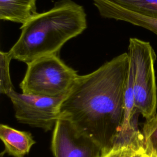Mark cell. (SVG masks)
Returning <instances> with one entry per match:
<instances>
[{"label":"cell","mask_w":157,"mask_h":157,"mask_svg":"<svg viewBox=\"0 0 157 157\" xmlns=\"http://www.w3.org/2000/svg\"><path fill=\"white\" fill-rule=\"evenodd\" d=\"M129 68L128 54L123 53L78 75L61 105L59 117L93 139L101 155L113 147L121 131Z\"/></svg>","instance_id":"cell-1"},{"label":"cell","mask_w":157,"mask_h":157,"mask_svg":"<svg viewBox=\"0 0 157 157\" xmlns=\"http://www.w3.org/2000/svg\"><path fill=\"white\" fill-rule=\"evenodd\" d=\"M86 27L83 7L72 0H60L23 25L18 39L8 52L12 59L26 64L43 56L58 55L66 42Z\"/></svg>","instance_id":"cell-2"},{"label":"cell","mask_w":157,"mask_h":157,"mask_svg":"<svg viewBox=\"0 0 157 157\" xmlns=\"http://www.w3.org/2000/svg\"><path fill=\"white\" fill-rule=\"evenodd\" d=\"M27 70L20 84L22 93L58 97L69 92L78 77L77 72L58 56L52 55L27 64Z\"/></svg>","instance_id":"cell-3"},{"label":"cell","mask_w":157,"mask_h":157,"mask_svg":"<svg viewBox=\"0 0 157 157\" xmlns=\"http://www.w3.org/2000/svg\"><path fill=\"white\" fill-rule=\"evenodd\" d=\"M128 54L133 75L135 108L147 120L156 114L157 89L155 52L148 42L130 38Z\"/></svg>","instance_id":"cell-4"},{"label":"cell","mask_w":157,"mask_h":157,"mask_svg":"<svg viewBox=\"0 0 157 157\" xmlns=\"http://www.w3.org/2000/svg\"><path fill=\"white\" fill-rule=\"evenodd\" d=\"M66 94L47 97L18 93L14 90L7 96L13 104L15 116L19 122L48 131L54 128Z\"/></svg>","instance_id":"cell-5"},{"label":"cell","mask_w":157,"mask_h":157,"mask_svg":"<svg viewBox=\"0 0 157 157\" xmlns=\"http://www.w3.org/2000/svg\"><path fill=\"white\" fill-rule=\"evenodd\" d=\"M51 149L54 157H101L102 153L93 139L61 117L53 128Z\"/></svg>","instance_id":"cell-6"},{"label":"cell","mask_w":157,"mask_h":157,"mask_svg":"<svg viewBox=\"0 0 157 157\" xmlns=\"http://www.w3.org/2000/svg\"><path fill=\"white\" fill-rule=\"evenodd\" d=\"M92 1L101 17L130 23L147 29L157 36V20L130 12L109 0Z\"/></svg>","instance_id":"cell-7"},{"label":"cell","mask_w":157,"mask_h":157,"mask_svg":"<svg viewBox=\"0 0 157 157\" xmlns=\"http://www.w3.org/2000/svg\"><path fill=\"white\" fill-rule=\"evenodd\" d=\"M0 138L4 145V153L13 157H25L36 143L32 134L6 124L0 125Z\"/></svg>","instance_id":"cell-8"},{"label":"cell","mask_w":157,"mask_h":157,"mask_svg":"<svg viewBox=\"0 0 157 157\" xmlns=\"http://www.w3.org/2000/svg\"><path fill=\"white\" fill-rule=\"evenodd\" d=\"M37 0H0V19L26 24L39 13Z\"/></svg>","instance_id":"cell-9"},{"label":"cell","mask_w":157,"mask_h":157,"mask_svg":"<svg viewBox=\"0 0 157 157\" xmlns=\"http://www.w3.org/2000/svg\"><path fill=\"white\" fill-rule=\"evenodd\" d=\"M130 12L157 20V0H109Z\"/></svg>","instance_id":"cell-10"},{"label":"cell","mask_w":157,"mask_h":157,"mask_svg":"<svg viewBox=\"0 0 157 157\" xmlns=\"http://www.w3.org/2000/svg\"><path fill=\"white\" fill-rule=\"evenodd\" d=\"M144 155L146 157H157V113L144 125Z\"/></svg>","instance_id":"cell-11"},{"label":"cell","mask_w":157,"mask_h":157,"mask_svg":"<svg viewBox=\"0 0 157 157\" xmlns=\"http://www.w3.org/2000/svg\"><path fill=\"white\" fill-rule=\"evenodd\" d=\"M143 143L118 142L101 157H144Z\"/></svg>","instance_id":"cell-12"},{"label":"cell","mask_w":157,"mask_h":157,"mask_svg":"<svg viewBox=\"0 0 157 157\" xmlns=\"http://www.w3.org/2000/svg\"><path fill=\"white\" fill-rule=\"evenodd\" d=\"M12 59L9 52H0V92L7 95L14 90L9 71V64Z\"/></svg>","instance_id":"cell-13"},{"label":"cell","mask_w":157,"mask_h":157,"mask_svg":"<svg viewBox=\"0 0 157 157\" xmlns=\"http://www.w3.org/2000/svg\"><path fill=\"white\" fill-rule=\"evenodd\" d=\"M144 157H146V156H145V155H144Z\"/></svg>","instance_id":"cell-14"}]
</instances>
